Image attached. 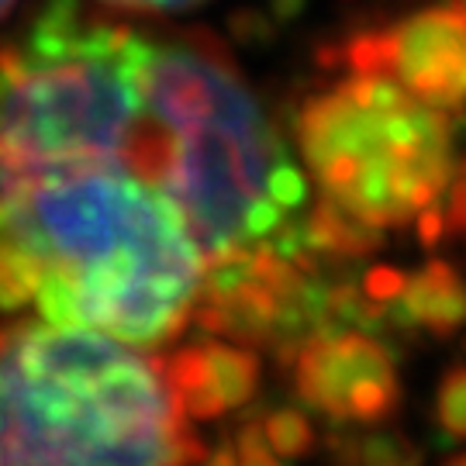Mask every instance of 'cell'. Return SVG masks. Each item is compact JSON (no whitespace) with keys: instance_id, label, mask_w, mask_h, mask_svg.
<instances>
[{"instance_id":"cell-16","label":"cell","mask_w":466,"mask_h":466,"mask_svg":"<svg viewBox=\"0 0 466 466\" xmlns=\"http://www.w3.org/2000/svg\"><path fill=\"white\" fill-rule=\"evenodd\" d=\"M450 463H463L466 466V452H456V456H450Z\"/></svg>"},{"instance_id":"cell-15","label":"cell","mask_w":466,"mask_h":466,"mask_svg":"<svg viewBox=\"0 0 466 466\" xmlns=\"http://www.w3.org/2000/svg\"><path fill=\"white\" fill-rule=\"evenodd\" d=\"M15 4H17V0H0V21L15 11Z\"/></svg>"},{"instance_id":"cell-17","label":"cell","mask_w":466,"mask_h":466,"mask_svg":"<svg viewBox=\"0 0 466 466\" xmlns=\"http://www.w3.org/2000/svg\"><path fill=\"white\" fill-rule=\"evenodd\" d=\"M463 4H466V0H463Z\"/></svg>"},{"instance_id":"cell-7","label":"cell","mask_w":466,"mask_h":466,"mask_svg":"<svg viewBox=\"0 0 466 466\" xmlns=\"http://www.w3.org/2000/svg\"><path fill=\"white\" fill-rule=\"evenodd\" d=\"M298 398L342 425H380L400 408L394 356L370 329L308 335L287 360Z\"/></svg>"},{"instance_id":"cell-5","label":"cell","mask_w":466,"mask_h":466,"mask_svg":"<svg viewBox=\"0 0 466 466\" xmlns=\"http://www.w3.org/2000/svg\"><path fill=\"white\" fill-rule=\"evenodd\" d=\"M294 135L321 200L373 232L415 225L456 169L450 111L383 73H346L304 97Z\"/></svg>"},{"instance_id":"cell-8","label":"cell","mask_w":466,"mask_h":466,"mask_svg":"<svg viewBox=\"0 0 466 466\" xmlns=\"http://www.w3.org/2000/svg\"><path fill=\"white\" fill-rule=\"evenodd\" d=\"M173 398L180 400L187 418L215 421L246 408L259 387V356L252 346L232 339H208L159 360Z\"/></svg>"},{"instance_id":"cell-2","label":"cell","mask_w":466,"mask_h":466,"mask_svg":"<svg viewBox=\"0 0 466 466\" xmlns=\"http://www.w3.org/2000/svg\"><path fill=\"white\" fill-rule=\"evenodd\" d=\"M149 42V121L128 163L177 200L204 259L304 256L308 180L232 52L204 28Z\"/></svg>"},{"instance_id":"cell-14","label":"cell","mask_w":466,"mask_h":466,"mask_svg":"<svg viewBox=\"0 0 466 466\" xmlns=\"http://www.w3.org/2000/svg\"><path fill=\"white\" fill-rule=\"evenodd\" d=\"M100 7H111L117 15H142V17H167L194 11L204 0H97Z\"/></svg>"},{"instance_id":"cell-12","label":"cell","mask_w":466,"mask_h":466,"mask_svg":"<svg viewBox=\"0 0 466 466\" xmlns=\"http://www.w3.org/2000/svg\"><path fill=\"white\" fill-rule=\"evenodd\" d=\"M435 425L456 442H466V367L446 370V377L439 383Z\"/></svg>"},{"instance_id":"cell-10","label":"cell","mask_w":466,"mask_h":466,"mask_svg":"<svg viewBox=\"0 0 466 466\" xmlns=\"http://www.w3.org/2000/svg\"><path fill=\"white\" fill-rule=\"evenodd\" d=\"M329 439V450L346 463L398 466L418 460V450L400 432H339Z\"/></svg>"},{"instance_id":"cell-9","label":"cell","mask_w":466,"mask_h":466,"mask_svg":"<svg viewBox=\"0 0 466 466\" xmlns=\"http://www.w3.org/2000/svg\"><path fill=\"white\" fill-rule=\"evenodd\" d=\"M387 315H394L398 325L418 329L429 335H452L466 329V280L463 273L432 259L425 267L404 277V287L387 308Z\"/></svg>"},{"instance_id":"cell-4","label":"cell","mask_w":466,"mask_h":466,"mask_svg":"<svg viewBox=\"0 0 466 466\" xmlns=\"http://www.w3.org/2000/svg\"><path fill=\"white\" fill-rule=\"evenodd\" d=\"M149 35L46 0L0 38V173L128 159L149 121Z\"/></svg>"},{"instance_id":"cell-1","label":"cell","mask_w":466,"mask_h":466,"mask_svg":"<svg viewBox=\"0 0 466 466\" xmlns=\"http://www.w3.org/2000/svg\"><path fill=\"white\" fill-rule=\"evenodd\" d=\"M200 277L184 211L128 159L0 173V311L159 350L194 315Z\"/></svg>"},{"instance_id":"cell-3","label":"cell","mask_w":466,"mask_h":466,"mask_svg":"<svg viewBox=\"0 0 466 466\" xmlns=\"http://www.w3.org/2000/svg\"><path fill=\"white\" fill-rule=\"evenodd\" d=\"M190 432L159 360L73 325L0 329V463H190Z\"/></svg>"},{"instance_id":"cell-11","label":"cell","mask_w":466,"mask_h":466,"mask_svg":"<svg viewBox=\"0 0 466 466\" xmlns=\"http://www.w3.org/2000/svg\"><path fill=\"white\" fill-rule=\"evenodd\" d=\"M259 432L267 439L273 460H298L315 450V429L311 418L298 411V408H277L269 415L256 418Z\"/></svg>"},{"instance_id":"cell-6","label":"cell","mask_w":466,"mask_h":466,"mask_svg":"<svg viewBox=\"0 0 466 466\" xmlns=\"http://www.w3.org/2000/svg\"><path fill=\"white\" fill-rule=\"evenodd\" d=\"M325 59L346 73L394 76L415 97L452 115L466 107V4L442 0L398 25L363 28Z\"/></svg>"},{"instance_id":"cell-13","label":"cell","mask_w":466,"mask_h":466,"mask_svg":"<svg viewBox=\"0 0 466 466\" xmlns=\"http://www.w3.org/2000/svg\"><path fill=\"white\" fill-rule=\"evenodd\" d=\"M439 211H442L446 238H460V242H466V159L452 169L450 187H446V204H442Z\"/></svg>"}]
</instances>
